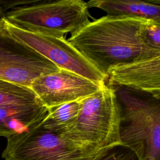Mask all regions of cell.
Listing matches in <instances>:
<instances>
[{
    "mask_svg": "<svg viewBox=\"0 0 160 160\" xmlns=\"http://www.w3.org/2000/svg\"><path fill=\"white\" fill-rule=\"evenodd\" d=\"M48 109L43 104L17 108H0V136L8 138L27 130L46 116Z\"/></svg>",
    "mask_w": 160,
    "mask_h": 160,
    "instance_id": "8fae6325",
    "label": "cell"
},
{
    "mask_svg": "<svg viewBox=\"0 0 160 160\" xmlns=\"http://www.w3.org/2000/svg\"><path fill=\"white\" fill-rule=\"evenodd\" d=\"M152 21L106 15L89 21L68 41L108 78V71L116 66L160 56L146 38Z\"/></svg>",
    "mask_w": 160,
    "mask_h": 160,
    "instance_id": "6da1fadb",
    "label": "cell"
},
{
    "mask_svg": "<svg viewBox=\"0 0 160 160\" xmlns=\"http://www.w3.org/2000/svg\"><path fill=\"white\" fill-rule=\"evenodd\" d=\"M0 30L3 34L33 49L59 69L100 84H104L108 79L64 37L56 38L26 31L10 24L5 18L0 21Z\"/></svg>",
    "mask_w": 160,
    "mask_h": 160,
    "instance_id": "8992f818",
    "label": "cell"
},
{
    "mask_svg": "<svg viewBox=\"0 0 160 160\" xmlns=\"http://www.w3.org/2000/svg\"><path fill=\"white\" fill-rule=\"evenodd\" d=\"M3 160H6V159H3Z\"/></svg>",
    "mask_w": 160,
    "mask_h": 160,
    "instance_id": "2e32d148",
    "label": "cell"
},
{
    "mask_svg": "<svg viewBox=\"0 0 160 160\" xmlns=\"http://www.w3.org/2000/svg\"><path fill=\"white\" fill-rule=\"evenodd\" d=\"M108 79L112 84L160 99V56L116 66L108 71Z\"/></svg>",
    "mask_w": 160,
    "mask_h": 160,
    "instance_id": "9c48e42d",
    "label": "cell"
},
{
    "mask_svg": "<svg viewBox=\"0 0 160 160\" xmlns=\"http://www.w3.org/2000/svg\"><path fill=\"white\" fill-rule=\"evenodd\" d=\"M91 160H139V159L131 149L121 144L102 149Z\"/></svg>",
    "mask_w": 160,
    "mask_h": 160,
    "instance_id": "5bb4252c",
    "label": "cell"
},
{
    "mask_svg": "<svg viewBox=\"0 0 160 160\" xmlns=\"http://www.w3.org/2000/svg\"><path fill=\"white\" fill-rule=\"evenodd\" d=\"M86 2L88 8L102 10L107 16L140 18L160 21L159 0H91Z\"/></svg>",
    "mask_w": 160,
    "mask_h": 160,
    "instance_id": "30bf717a",
    "label": "cell"
},
{
    "mask_svg": "<svg viewBox=\"0 0 160 160\" xmlns=\"http://www.w3.org/2000/svg\"><path fill=\"white\" fill-rule=\"evenodd\" d=\"M121 111L114 88L104 84L97 92L81 100L73 125L63 134L87 150L121 144Z\"/></svg>",
    "mask_w": 160,
    "mask_h": 160,
    "instance_id": "3957f363",
    "label": "cell"
},
{
    "mask_svg": "<svg viewBox=\"0 0 160 160\" xmlns=\"http://www.w3.org/2000/svg\"><path fill=\"white\" fill-rule=\"evenodd\" d=\"M42 104L31 88L0 79V108H17Z\"/></svg>",
    "mask_w": 160,
    "mask_h": 160,
    "instance_id": "7c38bea8",
    "label": "cell"
},
{
    "mask_svg": "<svg viewBox=\"0 0 160 160\" xmlns=\"http://www.w3.org/2000/svg\"><path fill=\"white\" fill-rule=\"evenodd\" d=\"M60 69L41 54L0 30V79L30 88L36 78Z\"/></svg>",
    "mask_w": 160,
    "mask_h": 160,
    "instance_id": "52a82bcc",
    "label": "cell"
},
{
    "mask_svg": "<svg viewBox=\"0 0 160 160\" xmlns=\"http://www.w3.org/2000/svg\"><path fill=\"white\" fill-rule=\"evenodd\" d=\"M4 15H5V13H4V11L2 9V8L0 6V21L1 20L4 18Z\"/></svg>",
    "mask_w": 160,
    "mask_h": 160,
    "instance_id": "9a60e30c",
    "label": "cell"
},
{
    "mask_svg": "<svg viewBox=\"0 0 160 160\" xmlns=\"http://www.w3.org/2000/svg\"><path fill=\"white\" fill-rule=\"evenodd\" d=\"M81 100L48 109L46 116L42 121L43 126L63 135L76 121L81 108Z\"/></svg>",
    "mask_w": 160,
    "mask_h": 160,
    "instance_id": "4fadbf2b",
    "label": "cell"
},
{
    "mask_svg": "<svg viewBox=\"0 0 160 160\" xmlns=\"http://www.w3.org/2000/svg\"><path fill=\"white\" fill-rule=\"evenodd\" d=\"M114 89L121 111V144L139 160H160V99L125 87Z\"/></svg>",
    "mask_w": 160,
    "mask_h": 160,
    "instance_id": "7a4b0ae2",
    "label": "cell"
},
{
    "mask_svg": "<svg viewBox=\"0 0 160 160\" xmlns=\"http://www.w3.org/2000/svg\"><path fill=\"white\" fill-rule=\"evenodd\" d=\"M42 121L7 138L2 158L6 160H91L102 149H84L62 134L45 128Z\"/></svg>",
    "mask_w": 160,
    "mask_h": 160,
    "instance_id": "5b68a950",
    "label": "cell"
},
{
    "mask_svg": "<svg viewBox=\"0 0 160 160\" xmlns=\"http://www.w3.org/2000/svg\"><path fill=\"white\" fill-rule=\"evenodd\" d=\"M88 9L87 2L82 0L33 1L12 8L5 13L4 18L21 29L62 38L89 21Z\"/></svg>",
    "mask_w": 160,
    "mask_h": 160,
    "instance_id": "277c9868",
    "label": "cell"
},
{
    "mask_svg": "<svg viewBox=\"0 0 160 160\" xmlns=\"http://www.w3.org/2000/svg\"><path fill=\"white\" fill-rule=\"evenodd\" d=\"M104 84L94 82L60 69L57 72L36 78L31 82L30 88L49 109L87 98L97 92Z\"/></svg>",
    "mask_w": 160,
    "mask_h": 160,
    "instance_id": "ba28073f",
    "label": "cell"
}]
</instances>
